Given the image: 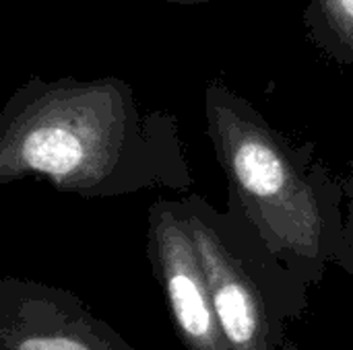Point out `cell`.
Instances as JSON below:
<instances>
[{
    "instance_id": "5",
    "label": "cell",
    "mask_w": 353,
    "mask_h": 350,
    "mask_svg": "<svg viewBox=\"0 0 353 350\" xmlns=\"http://www.w3.org/2000/svg\"><path fill=\"white\" fill-rule=\"evenodd\" d=\"M0 350H134L68 289L4 276Z\"/></svg>"
},
{
    "instance_id": "9",
    "label": "cell",
    "mask_w": 353,
    "mask_h": 350,
    "mask_svg": "<svg viewBox=\"0 0 353 350\" xmlns=\"http://www.w3.org/2000/svg\"><path fill=\"white\" fill-rule=\"evenodd\" d=\"M163 2H174V4H199V2H209V0H163Z\"/></svg>"
},
{
    "instance_id": "6",
    "label": "cell",
    "mask_w": 353,
    "mask_h": 350,
    "mask_svg": "<svg viewBox=\"0 0 353 350\" xmlns=\"http://www.w3.org/2000/svg\"><path fill=\"white\" fill-rule=\"evenodd\" d=\"M302 23L314 47L339 66H353V0H310Z\"/></svg>"
},
{
    "instance_id": "4",
    "label": "cell",
    "mask_w": 353,
    "mask_h": 350,
    "mask_svg": "<svg viewBox=\"0 0 353 350\" xmlns=\"http://www.w3.org/2000/svg\"><path fill=\"white\" fill-rule=\"evenodd\" d=\"M147 258L186 350H232L182 200H155L147 215Z\"/></svg>"
},
{
    "instance_id": "1",
    "label": "cell",
    "mask_w": 353,
    "mask_h": 350,
    "mask_svg": "<svg viewBox=\"0 0 353 350\" xmlns=\"http://www.w3.org/2000/svg\"><path fill=\"white\" fill-rule=\"evenodd\" d=\"M27 177L85 200L194 184L178 118L141 109L118 76L35 74L12 91L0 111V184Z\"/></svg>"
},
{
    "instance_id": "7",
    "label": "cell",
    "mask_w": 353,
    "mask_h": 350,
    "mask_svg": "<svg viewBox=\"0 0 353 350\" xmlns=\"http://www.w3.org/2000/svg\"><path fill=\"white\" fill-rule=\"evenodd\" d=\"M343 190H345V243H343V252L341 258L337 262V266L353 281V163L347 177L343 179Z\"/></svg>"
},
{
    "instance_id": "8",
    "label": "cell",
    "mask_w": 353,
    "mask_h": 350,
    "mask_svg": "<svg viewBox=\"0 0 353 350\" xmlns=\"http://www.w3.org/2000/svg\"><path fill=\"white\" fill-rule=\"evenodd\" d=\"M279 350H304L302 347H298L296 342H292V340H285L281 347H279Z\"/></svg>"
},
{
    "instance_id": "3",
    "label": "cell",
    "mask_w": 353,
    "mask_h": 350,
    "mask_svg": "<svg viewBox=\"0 0 353 350\" xmlns=\"http://www.w3.org/2000/svg\"><path fill=\"white\" fill-rule=\"evenodd\" d=\"M211 299L232 350H279L308 307V285L292 272L256 227L232 204L182 198Z\"/></svg>"
},
{
    "instance_id": "2",
    "label": "cell",
    "mask_w": 353,
    "mask_h": 350,
    "mask_svg": "<svg viewBox=\"0 0 353 350\" xmlns=\"http://www.w3.org/2000/svg\"><path fill=\"white\" fill-rule=\"evenodd\" d=\"M207 136L236 206L308 287L337 266L345 243L343 182L312 142H294L254 103L215 80L205 89Z\"/></svg>"
}]
</instances>
